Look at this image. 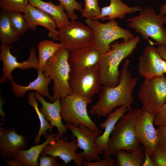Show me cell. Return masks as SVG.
<instances>
[{"label":"cell","mask_w":166,"mask_h":166,"mask_svg":"<svg viewBox=\"0 0 166 166\" xmlns=\"http://www.w3.org/2000/svg\"><path fill=\"white\" fill-rule=\"evenodd\" d=\"M157 48L162 58L166 61V46L158 45Z\"/></svg>","instance_id":"41"},{"label":"cell","mask_w":166,"mask_h":166,"mask_svg":"<svg viewBox=\"0 0 166 166\" xmlns=\"http://www.w3.org/2000/svg\"><path fill=\"white\" fill-rule=\"evenodd\" d=\"M130 60L126 59L120 71L119 81L114 87L102 86L98 99L89 110V114L97 117H106L117 107H127L128 110L132 109L133 103V90L137 84V78L132 77L128 69Z\"/></svg>","instance_id":"1"},{"label":"cell","mask_w":166,"mask_h":166,"mask_svg":"<svg viewBox=\"0 0 166 166\" xmlns=\"http://www.w3.org/2000/svg\"><path fill=\"white\" fill-rule=\"evenodd\" d=\"M62 47L63 45L60 43H57L48 40L40 42L38 46L39 69L42 71L47 61Z\"/></svg>","instance_id":"27"},{"label":"cell","mask_w":166,"mask_h":166,"mask_svg":"<svg viewBox=\"0 0 166 166\" xmlns=\"http://www.w3.org/2000/svg\"><path fill=\"white\" fill-rule=\"evenodd\" d=\"M34 92L35 98L42 105L40 109V111L49 123L51 130L54 126L56 127L61 137H63V135L67 133V129L62 121L60 99H58L52 103L47 102L39 93Z\"/></svg>","instance_id":"19"},{"label":"cell","mask_w":166,"mask_h":166,"mask_svg":"<svg viewBox=\"0 0 166 166\" xmlns=\"http://www.w3.org/2000/svg\"><path fill=\"white\" fill-rule=\"evenodd\" d=\"M139 14L126 20L128 26L139 33L144 39L151 42L150 37L158 45L166 46V24L165 15L157 14L154 9L148 6L145 9L140 8Z\"/></svg>","instance_id":"5"},{"label":"cell","mask_w":166,"mask_h":166,"mask_svg":"<svg viewBox=\"0 0 166 166\" xmlns=\"http://www.w3.org/2000/svg\"><path fill=\"white\" fill-rule=\"evenodd\" d=\"M29 3L50 15L55 21L58 28L71 23L64 11V7L60 3L55 5L51 1L45 2L42 0H29Z\"/></svg>","instance_id":"23"},{"label":"cell","mask_w":166,"mask_h":166,"mask_svg":"<svg viewBox=\"0 0 166 166\" xmlns=\"http://www.w3.org/2000/svg\"><path fill=\"white\" fill-rule=\"evenodd\" d=\"M162 58L157 48L152 45L147 46L139 58L138 70L140 75L146 79L164 75L160 67Z\"/></svg>","instance_id":"17"},{"label":"cell","mask_w":166,"mask_h":166,"mask_svg":"<svg viewBox=\"0 0 166 166\" xmlns=\"http://www.w3.org/2000/svg\"><path fill=\"white\" fill-rule=\"evenodd\" d=\"M160 67L163 73H166V61L162 58L160 61Z\"/></svg>","instance_id":"42"},{"label":"cell","mask_w":166,"mask_h":166,"mask_svg":"<svg viewBox=\"0 0 166 166\" xmlns=\"http://www.w3.org/2000/svg\"><path fill=\"white\" fill-rule=\"evenodd\" d=\"M58 157L47 155L41 156L39 157V166H65L64 163H59L57 161Z\"/></svg>","instance_id":"34"},{"label":"cell","mask_w":166,"mask_h":166,"mask_svg":"<svg viewBox=\"0 0 166 166\" xmlns=\"http://www.w3.org/2000/svg\"><path fill=\"white\" fill-rule=\"evenodd\" d=\"M29 0H0V7L7 12L16 11L23 12L29 3Z\"/></svg>","instance_id":"32"},{"label":"cell","mask_w":166,"mask_h":166,"mask_svg":"<svg viewBox=\"0 0 166 166\" xmlns=\"http://www.w3.org/2000/svg\"><path fill=\"white\" fill-rule=\"evenodd\" d=\"M138 96L143 110L155 116L166 102V77L164 75L145 79Z\"/></svg>","instance_id":"8"},{"label":"cell","mask_w":166,"mask_h":166,"mask_svg":"<svg viewBox=\"0 0 166 166\" xmlns=\"http://www.w3.org/2000/svg\"><path fill=\"white\" fill-rule=\"evenodd\" d=\"M20 37L11 24L7 12L2 10L0 14V39L2 44H12L18 41Z\"/></svg>","instance_id":"25"},{"label":"cell","mask_w":166,"mask_h":166,"mask_svg":"<svg viewBox=\"0 0 166 166\" xmlns=\"http://www.w3.org/2000/svg\"><path fill=\"white\" fill-rule=\"evenodd\" d=\"M143 111L142 108L132 109L121 117L111 134L103 158L115 156L121 150L130 152L144 150L134 130L136 120Z\"/></svg>","instance_id":"2"},{"label":"cell","mask_w":166,"mask_h":166,"mask_svg":"<svg viewBox=\"0 0 166 166\" xmlns=\"http://www.w3.org/2000/svg\"><path fill=\"white\" fill-rule=\"evenodd\" d=\"M16 132L14 128L7 129L0 127V154L5 160L16 158L17 152L25 149L28 139Z\"/></svg>","instance_id":"15"},{"label":"cell","mask_w":166,"mask_h":166,"mask_svg":"<svg viewBox=\"0 0 166 166\" xmlns=\"http://www.w3.org/2000/svg\"><path fill=\"white\" fill-rule=\"evenodd\" d=\"M101 55L98 50L90 46L70 51L68 61L72 70L89 68L98 63Z\"/></svg>","instance_id":"18"},{"label":"cell","mask_w":166,"mask_h":166,"mask_svg":"<svg viewBox=\"0 0 166 166\" xmlns=\"http://www.w3.org/2000/svg\"><path fill=\"white\" fill-rule=\"evenodd\" d=\"M140 42L139 36L134 37L128 42H117L111 44V49L102 54L98 62L101 84L102 86L114 87L119 81L118 68L121 62L133 53Z\"/></svg>","instance_id":"3"},{"label":"cell","mask_w":166,"mask_h":166,"mask_svg":"<svg viewBox=\"0 0 166 166\" xmlns=\"http://www.w3.org/2000/svg\"><path fill=\"white\" fill-rule=\"evenodd\" d=\"M28 95V104L34 109L40 122L39 129L34 141V144L36 145L39 143L42 135L45 136L48 130H49V132H51L52 130L49 123L46 120L38 108L37 100L34 96V92L29 93Z\"/></svg>","instance_id":"28"},{"label":"cell","mask_w":166,"mask_h":166,"mask_svg":"<svg viewBox=\"0 0 166 166\" xmlns=\"http://www.w3.org/2000/svg\"><path fill=\"white\" fill-rule=\"evenodd\" d=\"M99 0H83L84 7L81 12L83 17L94 18L100 16L101 9L98 5Z\"/></svg>","instance_id":"30"},{"label":"cell","mask_w":166,"mask_h":166,"mask_svg":"<svg viewBox=\"0 0 166 166\" xmlns=\"http://www.w3.org/2000/svg\"><path fill=\"white\" fill-rule=\"evenodd\" d=\"M127 110L128 108L124 105L117 107L107 116L106 120L100 124L99 128H104V131L102 135L95 138V141L101 151L104 152L106 150L110 136L116 124Z\"/></svg>","instance_id":"20"},{"label":"cell","mask_w":166,"mask_h":166,"mask_svg":"<svg viewBox=\"0 0 166 166\" xmlns=\"http://www.w3.org/2000/svg\"><path fill=\"white\" fill-rule=\"evenodd\" d=\"M166 14V2L160 8L158 13L159 14L165 15Z\"/></svg>","instance_id":"43"},{"label":"cell","mask_w":166,"mask_h":166,"mask_svg":"<svg viewBox=\"0 0 166 166\" xmlns=\"http://www.w3.org/2000/svg\"><path fill=\"white\" fill-rule=\"evenodd\" d=\"M154 116L143 110L136 118L134 125L136 136L151 157L159 143L157 132L154 126Z\"/></svg>","instance_id":"14"},{"label":"cell","mask_w":166,"mask_h":166,"mask_svg":"<svg viewBox=\"0 0 166 166\" xmlns=\"http://www.w3.org/2000/svg\"><path fill=\"white\" fill-rule=\"evenodd\" d=\"M70 51L61 47L46 62L43 69L44 76L49 77L53 82V94L49 102L61 99L71 94L69 80L71 69L68 59Z\"/></svg>","instance_id":"4"},{"label":"cell","mask_w":166,"mask_h":166,"mask_svg":"<svg viewBox=\"0 0 166 166\" xmlns=\"http://www.w3.org/2000/svg\"><path fill=\"white\" fill-rule=\"evenodd\" d=\"M154 124L158 126L166 125V113L160 112L157 113L154 116Z\"/></svg>","instance_id":"37"},{"label":"cell","mask_w":166,"mask_h":166,"mask_svg":"<svg viewBox=\"0 0 166 166\" xmlns=\"http://www.w3.org/2000/svg\"><path fill=\"white\" fill-rule=\"evenodd\" d=\"M160 112L166 113V102L160 109Z\"/></svg>","instance_id":"44"},{"label":"cell","mask_w":166,"mask_h":166,"mask_svg":"<svg viewBox=\"0 0 166 166\" xmlns=\"http://www.w3.org/2000/svg\"><path fill=\"white\" fill-rule=\"evenodd\" d=\"M7 12L11 24L16 34L20 36L25 34L29 27L24 14L16 11Z\"/></svg>","instance_id":"29"},{"label":"cell","mask_w":166,"mask_h":166,"mask_svg":"<svg viewBox=\"0 0 166 166\" xmlns=\"http://www.w3.org/2000/svg\"><path fill=\"white\" fill-rule=\"evenodd\" d=\"M23 13L26 19L29 29L35 31L37 26H43L49 31L48 36L57 41L59 34L58 30L53 19L49 14L40 9L29 4L26 6Z\"/></svg>","instance_id":"16"},{"label":"cell","mask_w":166,"mask_h":166,"mask_svg":"<svg viewBox=\"0 0 166 166\" xmlns=\"http://www.w3.org/2000/svg\"><path fill=\"white\" fill-rule=\"evenodd\" d=\"M116 161L111 156L94 162H88L84 160L82 164L84 166H115Z\"/></svg>","instance_id":"35"},{"label":"cell","mask_w":166,"mask_h":166,"mask_svg":"<svg viewBox=\"0 0 166 166\" xmlns=\"http://www.w3.org/2000/svg\"><path fill=\"white\" fill-rule=\"evenodd\" d=\"M66 137H61L58 132L55 139L46 145L41 153V156L49 155L60 158L66 165L73 160L75 165L81 166L84 158L80 156L76 151L79 148L76 138L69 141Z\"/></svg>","instance_id":"12"},{"label":"cell","mask_w":166,"mask_h":166,"mask_svg":"<svg viewBox=\"0 0 166 166\" xmlns=\"http://www.w3.org/2000/svg\"><path fill=\"white\" fill-rule=\"evenodd\" d=\"M115 156V166H143L145 157L144 150L130 152L121 150Z\"/></svg>","instance_id":"26"},{"label":"cell","mask_w":166,"mask_h":166,"mask_svg":"<svg viewBox=\"0 0 166 166\" xmlns=\"http://www.w3.org/2000/svg\"><path fill=\"white\" fill-rule=\"evenodd\" d=\"M151 157L154 166H166V149L159 143Z\"/></svg>","instance_id":"33"},{"label":"cell","mask_w":166,"mask_h":166,"mask_svg":"<svg viewBox=\"0 0 166 166\" xmlns=\"http://www.w3.org/2000/svg\"><path fill=\"white\" fill-rule=\"evenodd\" d=\"M2 90L0 89V115L2 118H4L5 116V113L3 111V106L6 103V101L5 98L2 97Z\"/></svg>","instance_id":"40"},{"label":"cell","mask_w":166,"mask_h":166,"mask_svg":"<svg viewBox=\"0 0 166 166\" xmlns=\"http://www.w3.org/2000/svg\"><path fill=\"white\" fill-rule=\"evenodd\" d=\"M110 4L108 6L101 8L100 16L94 18L104 22L106 20H115L116 18H123L127 14H131L139 11L138 6L129 7L121 0H109Z\"/></svg>","instance_id":"22"},{"label":"cell","mask_w":166,"mask_h":166,"mask_svg":"<svg viewBox=\"0 0 166 166\" xmlns=\"http://www.w3.org/2000/svg\"><path fill=\"white\" fill-rule=\"evenodd\" d=\"M65 126L72 133V138L76 137L79 148L83 150V152L77 153L79 155L88 162L101 159L100 155L103 154L104 152L98 148L95 140L101 133V129L94 131L82 124L76 126L67 123Z\"/></svg>","instance_id":"11"},{"label":"cell","mask_w":166,"mask_h":166,"mask_svg":"<svg viewBox=\"0 0 166 166\" xmlns=\"http://www.w3.org/2000/svg\"><path fill=\"white\" fill-rule=\"evenodd\" d=\"M5 160L10 166H24L22 161L17 158H14Z\"/></svg>","instance_id":"39"},{"label":"cell","mask_w":166,"mask_h":166,"mask_svg":"<svg viewBox=\"0 0 166 166\" xmlns=\"http://www.w3.org/2000/svg\"><path fill=\"white\" fill-rule=\"evenodd\" d=\"M56 134L51 133L46 135L45 141L41 144L31 146L28 150H20L17 152V158L21 160L24 166H38V158L44 147L49 144L52 140H55Z\"/></svg>","instance_id":"24"},{"label":"cell","mask_w":166,"mask_h":166,"mask_svg":"<svg viewBox=\"0 0 166 166\" xmlns=\"http://www.w3.org/2000/svg\"><path fill=\"white\" fill-rule=\"evenodd\" d=\"M12 47L10 46L2 44L0 46V60L3 63L2 69V75L0 79V84H3L8 81H11L13 79L12 73L15 69H26L34 68L39 69L38 59L37 57L36 50L32 46L30 51V55L27 59L22 62L17 61V57L13 55L10 52Z\"/></svg>","instance_id":"13"},{"label":"cell","mask_w":166,"mask_h":166,"mask_svg":"<svg viewBox=\"0 0 166 166\" xmlns=\"http://www.w3.org/2000/svg\"><path fill=\"white\" fill-rule=\"evenodd\" d=\"M93 101L92 98H86L73 93L60 99L62 120L67 124L76 126L82 124L92 131L98 130L87 112V105Z\"/></svg>","instance_id":"7"},{"label":"cell","mask_w":166,"mask_h":166,"mask_svg":"<svg viewBox=\"0 0 166 166\" xmlns=\"http://www.w3.org/2000/svg\"><path fill=\"white\" fill-rule=\"evenodd\" d=\"M143 148L145 157L143 166H154L151 157L148 154L145 149Z\"/></svg>","instance_id":"38"},{"label":"cell","mask_w":166,"mask_h":166,"mask_svg":"<svg viewBox=\"0 0 166 166\" xmlns=\"http://www.w3.org/2000/svg\"><path fill=\"white\" fill-rule=\"evenodd\" d=\"M100 75L98 62L89 68L71 69L69 83L72 93L86 98H92L102 89Z\"/></svg>","instance_id":"9"},{"label":"cell","mask_w":166,"mask_h":166,"mask_svg":"<svg viewBox=\"0 0 166 166\" xmlns=\"http://www.w3.org/2000/svg\"><path fill=\"white\" fill-rule=\"evenodd\" d=\"M57 40L70 51L75 49L92 46L94 35L87 25L76 20L58 28Z\"/></svg>","instance_id":"10"},{"label":"cell","mask_w":166,"mask_h":166,"mask_svg":"<svg viewBox=\"0 0 166 166\" xmlns=\"http://www.w3.org/2000/svg\"><path fill=\"white\" fill-rule=\"evenodd\" d=\"M159 140V144L166 149V125L158 126L156 128Z\"/></svg>","instance_id":"36"},{"label":"cell","mask_w":166,"mask_h":166,"mask_svg":"<svg viewBox=\"0 0 166 166\" xmlns=\"http://www.w3.org/2000/svg\"><path fill=\"white\" fill-rule=\"evenodd\" d=\"M51 80L49 77H45L43 71L38 69L37 77L33 81L30 82L27 86H23L18 85L12 80L10 81L11 90L15 96L18 98L23 97L27 91L34 90L50 99L52 96L49 92L48 85Z\"/></svg>","instance_id":"21"},{"label":"cell","mask_w":166,"mask_h":166,"mask_svg":"<svg viewBox=\"0 0 166 166\" xmlns=\"http://www.w3.org/2000/svg\"></svg>","instance_id":"45"},{"label":"cell","mask_w":166,"mask_h":166,"mask_svg":"<svg viewBox=\"0 0 166 166\" xmlns=\"http://www.w3.org/2000/svg\"><path fill=\"white\" fill-rule=\"evenodd\" d=\"M85 22L94 34L92 46L101 54L109 50L111 44L115 40L122 38L128 42L134 37L129 30L121 27L115 20L104 23L97 19L86 18Z\"/></svg>","instance_id":"6"},{"label":"cell","mask_w":166,"mask_h":166,"mask_svg":"<svg viewBox=\"0 0 166 166\" xmlns=\"http://www.w3.org/2000/svg\"><path fill=\"white\" fill-rule=\"evenodd\" d=\"M64 7L67 14L71 21L76 20L78 18L75 10L82 12V3L78 2L76 0H57Z\"/></svg>","instance_id":"31"}]
</instances>
